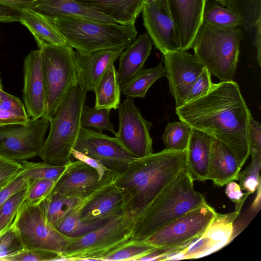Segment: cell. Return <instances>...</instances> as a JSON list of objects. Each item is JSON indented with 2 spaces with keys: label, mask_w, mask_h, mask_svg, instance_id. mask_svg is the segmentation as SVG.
I'll use <instances>...</instances> for the list:
<instances>
[{
  "label": "cell",
  "mask_w": 261,
  "mask_h": 261,
  "mask_svg": "<svg viewBox=\"0 0 261 261\" xmlns=\"http://www.w3.org/2000/svg\"><path fill=\"white\" fill-rule=\"evenodd\" d=\"M179 120L227 145L242 167L249 149L247 128L250 110L239 86L233 80L213 84L209 92L175 107Z\"/></svg>",
  "instance_id": "cell-1"
},
{
  "label": "cell",
  "mask_w": 261,
  "mask_h": 261,
  "mask_svg": "<svg viewBox=\"0 0 261 261\" xmlns=\"http://www.w3.org/2000/svg\"><path fill=\"white\" fill-rule=\"evenodd\" d=\"M186 150L166 148L135 159L125 170L117 173L113 184L121 195L124 215L137 222L178 174L186 168Z\"/></svg>",
  "instance_id": "cell-2"
},
{
  "label": "cell",
  "mask_w": 261,
  "mask_h": 261,
  "mask_svg": "<svg viewBox=\"0 0 261 261\" xmlns=\"http://www.w3.org/2000/svg\"><path fill=\"white\" fill-rule=\"evenodd\" d=\"M182 169L137 221L133 241H144L187 213L208 203Z\"/></svg>",
  "instance_id": "cell-3"
},
{
  "label": "cell",
  "mask_w": 261,
  "mask_h": 261,
  "mask_svg": "<svg viewBox=\"0 0 261 261\" xmlns=\"http://www.w3.org/2000/svg\"><path fill=\"white\" fill-rule=\"evenodd\" d=\"M86 93L78 85L71 87L49 119V130L37 156L52 165L66 166L82 127L81 117Z\"/></svg>",
  "instance_id": "cell-4"
},
{
  "label": "cell",
  "mask_w": 261,
  "mask_h": 261,
  "mask_svg": "<svg viewBox=\"0 0 261 261\" xmlns=\"http://www.w3.org/2000/svg\"><path fill=\"white\" fill-rule=\"evenodd\" d=\"M66 44L81 53L125 49L137 37L135 24L106 23L86 19H52Z\"/></svg>",
  "instance_id": "cell-5"
},
{
  "label": "cell",
  "mask_w": 261,
  "mask_h": 261,
  "mask_svg": "<svg viewBox=\"0 0 261 261\" xmlns=\"http://www.w3.org/2000/svg\"><path fill=\"white\" fill-rule=\"evenodd\" d=\"M243 39L239 29H219L203 23L192 48L194 55L211 74L221 82L230 81L236 72Z\"/></svg>",
  "instance_id": "cell-6"
},
{
  "label": "cell",
  "mask_w": 261,
  "mask_h": 261,
  "mask_svg": "<svg viewBox=\"0 0 261 261\" xmlns=\"http://www.w3.org/2000/svg\"><path fill=\"white\" fill-rule=\"evenodd\" d=\"M136 224L134 219L121 213L88 233L68 238L61 260H103L133 241Z\"/></svg>",
  "instance_id": "cell-7"
},
{
  "label": "cell",
  "mask_w": 261,
  "mask_h": 261,
  "mask_svg": "<svg viewBox=\"0 0 261 261\" xmlns=\"http://www.w3.org/2000/svg\"><path fill=\"white\" fill-rule=\"evenodd\" d=\"M41 52L45 91V114L51 117L68 90L78 84L75 51L67 44L45 45Z\"/></svg>",
  "instance_id": "cell-8"
},
{
  "label": "cell",
  "mask_w": 261,
  "mask_h": 261,
  "mask_svg": "<svg viewBox=\"0 0 261 261\" xmlns=\"http://www.w3.org/2000/svg\"><path fill=\"white\" fill-rule=\"evenodd\" d=\"M12 225L24 249L46 250L61 256L65 252L68 238L46 220L42 201L31 205L23 203Z\"/></svg>",
  "instance_id": "cell-9"
},
{
  "label": "cell",
  "mask_w": 261,
  "mask_h": 261,
  "mask_svg": "<svg viewBox=\"0 0 261 261\" xmlns=\"http://www.w3.org/2000/svg\"><path fill=\"white\" fill-rule=\"evenodd\" d=\"M49 125L44 115L25 124L0 126V156L22 163L38 155Z\"/></svg>",
  "instance_id": "cell-10"
},
{
  "label": "cell",
  "mask_w": 261,
  "mask_h": 261,
  "mask_svg": "<svg viewBox=\"0 0 261 261\" xmlns=\"http://www.w3.org/2000/svg\"><path fill=\"white\" fill-rule=\"evenodd\" d=\"M217 214L209 204L193 210L147 238L157 248L171 250L184 247L199 237Z\"/></svg>",
  "instance_id": "cell-11"
},
{
  "label": "cell",
  "mask_w": 261,
  "mask_h": 261,
  "mask_svg": "<svg viewBox=\"0 0 261 261\" xmlns=\"http://www.w3.org/2000/svg\"><path fill=\"white\" fill-rule=\"evenodd\" d=\"M240 213L236 211L225 214L217 213L199 237L184 247L166 251L158 260L195 259L220 250L232 241L234 223Z\"/></svg>",
  "instance_id": "cell-12"
},
{
  "label": "cell",
  "mask_w": 261,
  "mask_h": 261,
  "mask_svg": "<svg viewBox=\"0 0 261 261\" xmlns=\"http://www.w3.org/2000/svg\"><path fill=\"white\" fill-rule=\"evenodd\" d=\"M117 110L119 127L115 137L123 147L137 158L152 153V123L142 116L134 98L126 97Z\"/></svg>",
  "instance_id": "cell-13"
},
{
  "label": "cell",
  "mask_w": 261,
  "mask_h": 261,
  "mask_svg": "<svg viewBox=\"0 0 261 261\" xmlns=\"http://www.w3.org/2000/svg\"><path fill=\"white\" fill-rule=\"evenodd\" d=\"M74 149L100 161L117 173L125 170L137 159L127 151L118 140L102 132L81 127Z\"/></svg>",
  "instance_id": "cell-14"
},
{
  "label": "cell",
  "mask_w": 261,
  "mask_h": 261,
  "mask_svg": "<svg viewBox=\"0 0 261 261\" xmlns=\"http://www.w3.org/2000/svg\"><path fill=\"white\" fill-rule=\"evenodd\" d=\"M117 174L112 171L100 178L97 171L79 160L71 161L57 181L52 193L85 200L113 182Z\"/></svg>",
  "instance_id": "cell-15"
},
{
  "label": "cell",
  "mask_w": 261,
  "mask_h": 261,
  "mask_svg": "<svg viewBox=\"0 0 261 261\" xmlns=\"http://www.w3.org/2000/svg\"><path fill=\"white\" fill-rule=\"evenodd\" d=\"M163 56L170 92L176 107H179L184 105L189 89L204 66L194 55L187 51H169Z\"/></svg>",
  "instance_id": "cell-16"
},
{
  "label": "cell",
  "mask_w": 261,
  "mask_h": 261,
  "mask_svg": "<svg viewBox=\"0 0 261 261\" xmlns=\"http://www.w3.org/2000/svg\"><path fill=\"white\" fill-rule=\"evenodd\" d=\"M141 12L147 34L162 55L180 50L179 40L166 0H156L144 4Z\"/></svg>",
  "instance_id": "cell-17"
},
{
  "label": "cell",
  "mask_w": 261,
  "mask_h": 261,
  "mask_svg": "<svg viewBox=\"0 0 261 261\" xmlns=\"http://www.w3.org/2000/svg\"><path fill=\"white\" fill-rule=\"evenodd\" d=\"M22 98L29 118L37 119L45 115V84L39 48L31 51L24 60Z\"/></svg>",
  "instance_id": "cell-18"
},
{
  "label": "cell",
  "mask_w": 261,
  "mask_h": 261,
  "mask_svg": "<svg viewBox=\"0 0 261 261\" xmlns=\"http://www.w3.org/2000/svg\"><path fill=\"white\" fill-rule=\"evenodd\" d=\"M207 0H166L173 20L180 50L192 48L195 37L203 23Z\"/></svg>",
  "instance_id": "cell-19"
},
{
  "label": "cell",
  "mask_w": 261,
  "mask_h": 261,
  "mask_svg": "<svg viewBox=\"0 0 261 261\" xmlns=\"http://www.w3.org/2000/svg\"><path fill=\"white\" fill-rule=\"evenodd\" d=\"M125 49H106L89 54L75 51L78 68V85L85 92L94 91L98 82Z\"/></svg>",
  "instance_id": "cell-20"
},
{
  "label": "cell",
  "mask_w": 261,
  "mask_h": 261,
  "mask_svg": "<svg viewBox=\"0 0 261 261\" xmlns=\"http://www.w3.org/2000/svg\"><path fill=\"white\" fill-rule=\"evenodd\" d=\"M121 195L113 182L86 199L80 210L84 221L109 219L122 213Z\"/></svg>",
  "instance_id": "cell-21"
},
{
  "label": "cell",
  "mask_w": 261,
  "mask_h": 261,
  "mask_svg": "<svg viewBox=\"0 0 261 261\" xmlns=\"http://www.w3.org/2000/svg\"><path fill=\"white\" fill-rule=\"evenodd\" d=\"M241 167L231 149L225 144L212 137L209 162L208 180L218 186H223L238 180Z\"/></svg>",
  "instance_id": "cell-22"
},
{
  "label": "cell",
  "mask_w": 261,
  "mask_h": 261,
  "mask_svg": "<svg viewBox=\"0 0 261 261\" xmlns=\"http://www.w3.org/2000/svg\"><path fill=\"white\" fill-rule=\"evenodd\" d=\"M32 9L51 19L73 18L118 23L112 18L87 8L75 0L35 1Z\"/></svg>",
  "instance_id": "cell-23"
},
{
  "label": "cell",
  "mask_w": 261,
  "mask_h": 261,
  "mask_svg": "<svg viewBox=\"0 0 261 261\" xmlns=\"http://www.w3.org/2000/svg\"><path fill=\"white\" fill-rule=\"evenodd\" d=\"M152 42L147 33L138 36L119 57L117 77L122 87L143 68L150 55Z\"/></svg>",
  "instance_id": "cell-24"
},
{
  "label": "cell",
  "mask_w": 261,
  "mask_h": 261,
  "mask_svg": "<svg viewBox=\"0 0 261 261\" xmlns=\"http://www.w3.org/2000/svg\"><path fill=\"white\" fill-rule=\"evenodd\" d=\"M212 139L207 134L192 128L186 150V169L193 181L208 180Z\"/></svg>",
  "instance_id": "cell-25"
},
{
  "label": "cell",
  "mask_w": 261,
  "mask_h": 261,
  "mask_svg": "<svg viewBox=\"0 0 261 261\" xmlns=\"http://www.w3.org/2000/svg\"><path fill=\"white\" fill-rule=\"evenodd\" d=\"M123 24H135L144 0H75Z\"/></svg>",
  "instance_id": "cell-26"
},
{
  "label": "cell",
  "mask_w": 261,
  "mask_h": 261,
  "mask_svg": "<svg viewBox=\"0 0 261 261\" xmlns=\"http://www.w3.org/2000/svg\"><path fill=\"white\" fill-rule=\"evenodd\" d=\"M19 22L31 32L39 49L47 45L67 44L53 19L32 9L21 12Z\"/></svg>",
  "instance_id": "cell-27"
},
{
  "label": "cell",
  "mask_w": 261,
  "mask_h": 261,
  "mask_svg": "<svg viewBox=\"0 0 261 261\" xmlns=\"http://www.w3.org/2000/svg\"><path fill=\"white\" fill-rule=\"evenodd\" d=\"M94 92L95 95V108L110 110L118 108L120 104L121 88L114 65L103 75Z\"/></svg>",
  "instance_id": "cell-28"
},
{
  "label": "cell",
  "mask_w": 261,
  "mask_h": 261,
  "mask_svg": "<svg viewBox=\"0 0 261 261\" xmlns=\"http://www.w3.org/2000/svg\"><path fill=\"white\" fill-rule=\"evenodd\" d=\"M85 200L51 193L42 201L46 220L57 228L63 219L81 206Z\"/></svg>",
  "instance_id": "cell-29"
},
{
  "label": "cell",
  "mask_w": 261,
  "mask_h": 261,
  "mask_svg": "<svg viewBox=\"0 0 261 261\" xmlns=\"http://www.w3.org/2000/svg\"><path fill=\"white\" fill-rule=\"evenodd\" d=\"M165 76V67L161 61L155 67L143 68L133 79L121 87V91L126 97L145 98L151 86Z\"/></svg>",
  "instance_id": "cell-30"
},
{
  "label": "cell",
  "mask_w": 261,
  "mask_h": 261,
  "mask_svg": "<svg viewBox=\"0 0 261 261\" xmlns=\"http://www.w3.org/2000/svg\"><path fill=\"white\" fill-rule=\"evenodd\" d=\"M203 23L219 29H234L242 25L240 18L235 13L214 1L206 3Z\"/></svg>",
  "instance_id": "cell-31"
},
{
  "label": "cell",
  "mask_w": 261,
  "mask_h": 261,
  "mask_svg": "<svg viewBox=\"0 0 261 261\" xmlns=\"http://www.w3.org/2000/svg\"><path fill=\"white\" fill-rule=\"evenodd\" d=\"M82 205L68 215L57 228L68 238L79 237L88 233L101 226L110 219L83 220L80 217Z\"/></svg>",
  "instance_id": "cell-32"
},
{
  "label": "cell",
  "mask_w": 261,
  "mask_h": 261,
  "mask_svg": "<svg viewBox=\"0 0 261 261\" xmlns=\"http://www.w3.org/2000/svg\"><path fill=\"white\" fill-rule=\"evenodd\" d=\"M226 7L239 17L247 31L261 21V0H228Z\"/></svg>",
  "instance_id": "cell-33"
},
{
  "label": "cell",
  "mask_w": 261,
  "mask_h": 261,
  "mask_svg": "<svg viewBox=\"0 0 261 261\" xmlns=\"http://www.w3.org/2000/svg\"><path fill=\"white\" fill-rule=\"evenodd\" d=\"M191 130L192 128L182 121L169 122L163 133L162 140L166 148L168 149L186 150Z\"/></svg>",
  "instance_id": "cell-34"
},
{
  "label": "cell",
  "mask_w": 261,
  "mask_h": 261,
  "mask_svg": "<svg viewBox=\"0 0 261 261\" xmlns=\"http://www.w3.org/2000/svg\"><path fill=\"white\" fill-rule=\"evenodd\" d=\"M111 110L106 109H96L84 105L81 117L82 127H92L102 132L109 131L115 136L117 132L114 129V124L110 119Z\"/></svg>",
  "instance_id": "cell-35"
},
{
  "label": "cell",
  "mask_w": 261,
  "mask_h": 261,
  "mask_svg": "<svg viewBox=\"0 0 261 261\" xmlns=\"http://www.w3.org/2000/svg\"><path fill=\"white\" fill-rule=\"evenodd\" d=\"M23 174L30 180L48 179L58 181L66 169V166L52 165L44 162H32L28 161L22 163Z\"/></svg>",
  "instance_id": "cell-36"
},
{
  "label": "cell",
  "mask_w": 261,
  "mask_h": 261,
  "mask_svg": "<svg viewBox=\"0 0 261 261\" xmlns=\"http://www.w3.org/2000/svg\"><path fill=\"white\" fill-rule=\"evenodd\" d=\"M28 187L14 194L1 207L0 235L12 224L17 212L25 200Z\"/></svg>",
  "instance_id": "cell-37"
},
{
  "label": "cell",
  "mask_w": 261,
  "mask_h": 261,
  "mask_svg": "<svg viewBox=\"0 0 261 261\" xmlns=\"http://www.w3.org/2000/svg\"><path fill=\"white\" fill-rule=\"evenodd\" d=\"M157 248L146 241H133L106 256L103 260H136Z\"/></svg>",
  "instance_id": "cell-38"
},
{
  "label": "cell",
  "mask_w": 261,
  "mask_h": 261,
  "mask_svg": "<svg viewBox=\"0 0 261 261\" xmlns=\"http://www.w3.org/2000/svg\"><path fill=\"white\" fill-rule=\"evenodd\" d=\"M250 164L245 170L240 171L238 180L242 190L249 194L254 193L260 185L259 171L261 165V155L251 156Z\"/></svg>",
  "instance_id": "cell-39"
},
{
  "label": "cell",
  "mask_w": 261,
  "mask_h": 261,
  "mask_svg": "<svg viewBox=\"0 0 261 261\" xmlns=\"http://www.w3.org/2000/svg\"><path fill=\"white\" fill-rule=\"evenodd\" d=\"M57 182L48 179L30 180L24 203L31 205L41 202L51 194Z\"/></svg>",
  "instance_id": "cell-40"
},
{
  "label": "cell",
  "mask_w": 261,
  "mask_h": 261,
  "mask_svg": "<svg viewBox=\"0 0 261 261\" xmlns=\"http://www.w3.org/2000/svg\"><path fill=\"white\" fill-rule=\"evenodd\" d=\"M24 249L18 232L12 224L0 235V261Z\"/></svg>",
  "instance_id": "cell-41"
},
{
  "label": "cell",
  "mask_w": 261,
  "mask_h": 261,
  "mask_svg": "<svg viewBox=\"0 0 261 261\" xmlns=\"http://www.w3.org/2000/svg\"><path fill=\"white\" fill-rule=\"evenodd\" d=\"M62 256L58 253L43 249H24L6 257L4 261H50L61 260Z\"/></svg>",
  "instance_id": "cell-42"
},
{
  "label": "cell",
  "mask_w": 261,
  "mask_h": 261,
  "mask_svg": "<svg viewBox=\"0 0 261 261\" xmlns=\"http://www.w3.org/2000/svg\"><path fill=\"white\" fill-rule=\"evenodd\" d=\"M213 84L211 74L204 67L189 89L184 104L195 100L207 94L211 90Z\"/></svg>",
  "instance_id": "cell-43"
},
{
  "label": "cell",
  "mask_w": 261,
  "mask_h": 261,
  "mask_svg": "<svg viewBox=\"0 0 261 261\" xmlns=\"http://www.w3.org/2000/svg\"><path fill=\"white\" fill-rule=\"evenodd\" d=\"M23 170L22 164L0 156V192Z\"/></svg>",
  "instance_id": "cell-44"
},
{
  "label": "cell",
  "mask_w": 261,
  "mask_h": 261,
  "mask_svg": "<svg viewBox=\"0 0 261 261\" xmlns=\"http://www.w3.org/2000/svg\"><path fill=\"white\" fill-rule=\"evenodd\" d=\"M247 139L249 154L251 156L261 155V126L251 113L248 119Z\"/></svg>",
  "instance_id": "cell-45"
},
{
  "label": "cell",
  "mask_w": 261,
  "mask_h": 261,
  "mask_svg": "<svg viewBox=\"0 0 261 261\" xmlns=\"http://www.w3.org/2000/svg\"><path fill=\"white\" fill-rule=\"evenodd\" d=\"M0 109L19 115L29 117L24 105L18 97L1 90Z\"/></svg>",
  "instance_id": "cell-46"
},
{
  "label": "cell",
  "mask_w": 261,
  "mask_h": 261,
  "mask_svg": "<svg viewBox=\"0 0 261 261\" xmlns=\"http://www.w3.org/2000/svg\"><path fill=\"white\" fill-rule=\"evenodd\" d=\"M22 172L0 192V208L12 195L29 186L30 180Z\"/></svg>",
  "instance_id": "cell-47"
},
{
  "label": "cell",
  "mask_w": 261,
  "mask_h": 261,
  "mask_svg": "<svg viewBox=\"0 0 261 261\" xmlns=\"http://www.w3.org/2000/svg\"><path fill=\"white\" fill-rule=\"evenodd\" d=\"M226 185V194L234 203L236 205L235 211L240 213L242 207L249 194L247 192L243 193L239 184L234 181H230Z\"/></svg>",
  "instance_id": "cell-48"
},
{
  "label": "cell",
  "mask_w": 261,
  "mask_h": 261,
  "mask_svg": "<svg viewBox=\"0 0 261 261\" xmlns=\"http://www.w3.org/2000/svg\"><path fill=\"white\" fill-rule=\"evenodd\" d=\"M71 155L76 160L85 163L95 169L98 172L100 178H103L113 171L107 169L100 161L85 154L73 149Z\"/></svg>",
  "instance_id": "cell-49"
},
{
  "label": "cell",
  "mask_w": 261,
  "mask_h": 261,
  "mask_svg": "<svg viewBox=\"0 0 261 261\" xmlns=\"http://www.w3.org/2000/svg\"><path fill=\"white\" fill-rule=\"evenodd\" d=\"M29 117H24L0 109V126L12 124H25Z\"/></svg>",
  "instance_id": "cell-50"
},
{
  "label": "cell",
  "mask_w": 261,
  "mask_h": 261,
  "mask_svg": "<svg viewBox=\"0 0 261 261\" xmlns=\"http://www.w3.org/2000/svg\"><path fill=\"white\" fill-rule=\"evenodd\" d=\"M20 15V11L0 4V22H19Z\"/></svg>",
  "instance_id": "cell-51"
},
{
  "label": "cell",
  "mask_w": 261,
  "mask_h": 261,
  "mask_svg": "<svg viewBox=\"0 0 261 261\" xmlns=\"http://www.w3.org/2000/svg\"><path fill=\"white\" fill-rule=\"evenodd\" d=\"M35 0H0V4L20 12L32 9Z\"/></svg>",
  "instance_id": "cell-52"
},
{
  "label": "cell",
  "mask_w": 261,
  "mask_h": 261,
  "mask_svg": "<svg viewBox=\"0 0 261 261\" xmlns=\"http://www.w3.org/2000/svg\"><path fill=\"white\" fill-rule=\"evenodd\" d=\"M255 33L253 40V45L256 49V60L259 66H261V21L255 27Z\"/></svg>",
  "instance_id": "cell-53"
},
{
  "label": "cell",
  "mask_w": 261,
  "mask_h": 261,
  "mask_svg": "<svg viewBox=\"0 0 261 261\" xmlns=\"http://www.w3.org/2000/svg\"><path fill=\"white\" fill-rule=\"evenodd\" d=\"M215 2L219 3L223 6L227 7L228 0H214Z\"/></svg>",
  "instance_id": "cell-54"
},
{
  "label": "cell",
  "mask_w": 261,
  "mask_h": 261,
  "mask_svg": "<svg viewBox=\"0 0 261 261\" xmlns=\"http://www.w3.org/2000/svg\"><path fill=\"white\" fill-rule=\"evenodd\" d=\"M156 0H144V4H150L152 2H154Z\"/></svg>",
  "instance_id": "cell-55"
},
{
  "label": "cell",
  "mask_w": 261,
  "mask_h": 261,
  "mask_svg": "<svg viewBox=\"0 0 261 261\" xmlns=\"http://www.w3.org/2000/svg\"><path fill=\"white\" fill-rule=\"evenodd\" d=\"M0 74H1V73H0ZM0 89H3V88L2 85L1 76H0Z\"/></svg>",
  "instance_id": "cell-56"
},
{
  "label": "cell",
  "mask_w": 261,
  "mask_h": 261,
  "mask_svg": "<svg viewBox=\"0 0 261 261\" xmlns=\"http://www.w3.org/2000/svg\"><path fill=\"white\" fill-rule=\"evenodd\" d=\"M2 89H0V102H1V90Z\"/></svg>",
  "instance_id": "cell-57"
},
{
  "label": "cell",
  "mask_w": 261,
  "mask_h": 261,
  "mask_svg": "<svg viewBox=\"0 0 261 261\" xmlns=\"http://www.w3.org/2000/svg\"><path fill=\"white\" fill-rule=\"evenodd\" d=\"M35 1H38V0H35Z\"/></svg>",
  "instance_id": "cell-58"
}]
</instances>
